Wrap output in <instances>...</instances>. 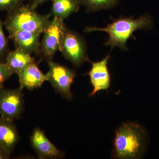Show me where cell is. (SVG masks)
Wrapping results in <instances>:
<instances>
[{
  "label": "cell",
  "instance_id": "1",
  "mask_svg": "<svg viewBox=\"0 0 159 159\" xmlns=\"http://www.w3.org/2000/svg\"><path fill=\"white\" fill-rule=\"evenodd\" d=\"M153 22L149 15H143L139 18L132 17H121L113 19L105 28L87 27L86 32L102 31L109 34L108 40L105 45L110 46L111 48L119 47L123 50H127L126 43L130 38L133 37V33L138 30H149L153 27Z\"/></svg>",
  "mask_w": 159,
  "mask_h": 159
},
{
  "label": "cell",
  "instance_id": "2",
  "mask_svg": "<svg viewBox=\"0 0 159 159\" xmlns=\"http://www.w3.org/2000/svg\"><path fill=\"white\" fill-rule=\"evenodd\" d=\"M146 144V133L138 124L127 123L117 130L114 142V157L118 159H139Z\"/></svg>",
  "mask_w": 159,
  "mask_h": 159
},
{
  "label": "cell",
  "instance_id": "3",
  "mask_svg": "<svg viewBox=\"0 0 159 159\" xmlns=\"http://www.w3.org/2000/svg\"><path fill=\"white\" fill-rule=\"evenodd\" d=\"M35 10L29 4H23L8 12L4 22L8 32L24 31L42 34L51 15H42Z\"/></svg>",
  "mask_w": 159,
  "mask_h": 159
},
{
  "label": "cell",
  "instance_id": "4",
  "mask_svg": "<svg viewBox=\"0 0 159 159\" xmlns=\"http://www.w3.org/2000/svg\"><path fill=\"white\" fill-rule=\"evenodd\" d=\"M59 51L74 65L80 66L89 60L85 41L76 32L66 28Z\"/></svg>",
  "mask_w": 159,
  "mask_h": 159
},
{
  "label": "cell",
  "instance_id": "5",
  "mask_svg": "<svg viewBox=\"0 0 159 159\" xmlns=\"http://www.w3.org/2000/svg\"><path fill=\"white\" fill-rule=\"evenodd\" d=\"M64 20L53 16L43 32L40 54L47 61L52 60L60 45L66 29Z\"/></svg>",
  "mask_w": 159,
  "mask_h": 159
},
{
  "label": "cell",
  "instance_id": "6",
  "mask_svg": "<svg viewBox=\"0 0 159 159\" xmlns=\"http://www.w3.org/2000/svg\"><path fill=\"white\" fill-rule=\"evenodd\" d=\"M48 63L49 70L45 74L46 81H49L63 97L72 99L71 86L76 76L75 72L52 60L48 61Z\"/></svg>",
  "mask_w": 159,
  "mask_h": 159
},
{
  "label": "cell",
  "instance_id": "7",
  "mask_svg": "<svg viewBox=\"0 0 159 159\" xmlns=\"http://www.w3.org/2000/svg\"><path fill=\"white\" fill-rule=\"evenodd\" d=\"M24 107V95L19 88L0 89V116L13 121L21 114Z\"/></svg>",
  "mask_w": 159,
  "mask_h": 159
},
{
  "label": "cell",
  "instance_id": "8",
  "mask_svg": "<svg viewBox=\"0 0 159 159\" xmlns=\"http://www.w3.org/2000/svg\"><path fill=\"white\" fill-rule=\"evenodd\" d=\"M110 57V55L108 54L100 61H90L92 68L88 74L89 76L93 90L89 93L90 97L94 96L99 91L107 90L110 86L111 76L107 67Z\"/></svg>",
  "mask_w": 159,
  "mask_h": 159
},
{
  "label": "cell",
  "instance_id": "9",
  "mask_svg": "<svg viewBox=\"0 0 159 159\" xmlns=\"http://www.w3.org/2000/svg\"><path fill=\"white\" fill-rule=\"evenodd\" d=\"M31 142L40 158H60L64 156L63 152L50 142L44 132L39 128L34 129L31 135Z\"/></svg>",
  "mask_w": 159,
  "mask_h": 159
},
{
  "label": "cell",
  "instance_id": "10",
  "mask_svg": "<svg viewBox=\"0 0 159 159\" xmlns=\"http://www.w3.org/2000/svg\"><path fill=\"white\" fill-rule=\"evenodd\" d=\"M8 33L16 48L22 49L31 54H40V34L24 31H14Z\"/></svg>",
  "mask_w": 159,
  "mask_h": 159
},
{
  "label": "cell",
  "instance_id": "11",
  "mask_svg": "<svg viewBox=\"0 0 159 159\" xmlns=\"http://www.w3.org/2000/svg\"><path fill=\"white\" fill-rule=\"evenodd\" d=\"M18 75L19 88L22 90L24 88L33 90L40 87L46 81V75L39 70L34 61L26 66Z\"/></svg>",
  "mask_w": 159,
  "mask_h": 159
},
{
  "label": "cell",
  "instance_id": "12",
  "mask_svg": "<svg viewBox=\"0 0 159 159\" xmlns=\"http://www.w3.org/2000/svg\"><path fill=\"white\" fill-rule=\"evenodd\" d=\"M13 122L0 116V146L11 153L19 139Z\"/></svg>",
  "mask_w": 159,
  "mask_h": 159
},
{
  "label": "cell",
  "instance_id": "13",
  "mask_svg": "<svg viewBox=\"0 0 159 159\" xmlns=\"http://www.w3.org/2000/svg\"><path fill=\"white\" fill-rule=\"evenodd\" d=\"M34 61V59L31 54L22 49L16 48L7 54L5 63L12 74L18 75L26 66Z\"/></svg>",
  "mask_w": 159,
  "mask_h": 159
},
{
  "label": "cell",
  "instance_id": "14",
  "mask_svg": "<svg viewBox=\"0 0 159 159\" xmlns=\"http://www.w3.org/2000/svg\"><path fill=\"white\" fill-rule=\"evenodd\" d=\"M52 2L51 14L63 20L73 13L77 12L81 5L80 0H51Z\"/></svg>",
  "mask_w": 159,
  "mask_h": 159
},
{
  "label": "cell",
  "instance_id": "15",
  "mask_svg": "<svg viewBox=\"0 0 159 159\" xmlns=\"http://www.w3.org/2000/svg\"><path fill=\"white\" fill-rule=\"evenodd\" d=\"M80 2L87 11H94L113 8L118 4L119 0H80Z\"/></svg>",
  "mask_w": 159,
  "mask_h": 159
},
{
  "label": "cell",
  "instance_id": "16",
  "mask_svg": "<svg viewBox=\"0 0 159 159\" xmlns=\"http://www.w3.org/2000/svg\"><path fill=\"white\" fill-rule=\"evenodd\" d=\"M8 40L4 34L3 29V23L0 19V61L4 62L3 59L5 58L8 52Z\"/></svg>",
  "mask_w": 159,
  "mask_h": 159
},
{
  "label": "cell",
  "instance_id": "17",
  "mask_svg": "<svg viewBox=\"0 0 159 159\" xmlns=\"http://www.w3.org/2000/svg\"><path fill=\"white\" fill-rule=\"evenodd\" d=\"M25 0H0V10L7 12L24 4Z\"/></svg>",
  "mask_w": 159,
  "mask_h": 159
},
{
  "label": "cell",
  "instance_id": "18",
  "mask_svg": "<svg viewBox=\"0 0 159 159\" xmlns=\"http://www.w3.org/2000/svg\"><path fill=\"white\" fill-rule=\"evenodd\" d=\"M12 74L5 62L0 61V89L3 88L4 83L11 77Z\"/></svg>",
  "mask_w": 159,
  "mask_h": 159
},
{
  "label": "cell",
  "instance_id": "19",
  "mask_svg": "<svg viewBox=\"0 0 159 159\" xmlns=\"http://www.w3.org/2000/svg\"><path fill=\"white\" fill-rule=\"evenodd\" d=\"M28 1H29V6H31L33 9H36L38 6L39 5L49 0H28Z\"/></svg>",
  "mask_w": 159,
  "mask_h": 159
},
{
  "label": "cell",
  "instance_id": "20",
  "mask_svg": "<svg viewBox=\"0 0 159 159\" xmlns=\"http://www.w3.org/2000/svg\"><path fill=\"white\" fill-rule=\"evenodd\" d=\"M11 153L0 146V159L10 158Z\"/></svg>",
  "mask_w": 159,
  "mask_h": 159
}]
</instances>
